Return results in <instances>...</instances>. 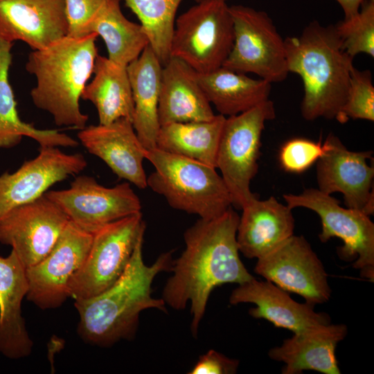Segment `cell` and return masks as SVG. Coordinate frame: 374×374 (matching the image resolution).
Here are the masks:
<instances>
[{
	"mask_svg": "<svg viewBox=\"0 0 374 374\" xmlns=\"http://www.w3.org/2000/svg\"><path fill=\"white\" fill-rule=\"evenodd\" d=\"M284 42L288 71L303 83V118H337L347 98L354 57L344 49L335 26L314 20Z\"/></svg>",
	"mask_w": 374,
	"mask_h": 374,
	"instance_id": "3",
	"label": "cell"
},
{
	"mask_svg": "<svg viewBox=\"0 0 374 374\" xmlns=\"http://www.w3.org/2000/svg\"><path fill=\"white\" fill-rule=\"evenodd\" d=\"M234 40L222 66L255 73L271 84L285 80L289 73L284 39L268 14L253 8L229 6Z\"/></svg>",
	"mask_w": 374,
	"mask_h": 374,
	"instance_id": "10",
	"label": "cell"
},
{
	"mask_svg": "<svg viewBox=\"0 0 374 374\" xmlns=\"http://www.w3.org/2000/svg\"><path fill=\"white\" fill-rule=\"evenodd\" d=\"M143 237L138 240L130 260L119 278L93 297L75 300L79 315L78 333L85 342L109 347L121 340H131L136 332L139 316L147 309L166 312L162 299L152 296L156 276L171 271L172 252L159 256L151 265L143 258Z\"/></svg>",
	"mask_w": 374,
	"mask_h": 374,
	"instance_id": "2",
	"label": "cell"
},
{
	"mask_svg": "<svg viewBox=\"0 0 374 374\" xmlns=\"http://www.w3.org/2000/svg\"><path fill=\"white\" fill-rule=\"evenodd\" d=\"M231 305L253 303L249 314L256 319H264L276 327L298 333L308 329L330 323V317L317 312L314 305L301 303L292 299L289 292L265 280L254 277L234 289L229 297Z\"/></svg>",
	"mask_w": 374,
	"mask_h": 374,
	"instance_id": "19",
	"label": "cell"
},
{
	"mask_svg": "<svg viewBox=\"0 0 374 374\" xmlns=\"http://www.w3.org/2000/svg\"><path fill=\"white\" fill-rule=\"evenodd\" d=\"M241 209L236 240L239 251L247 258L258 259L294 235L292 209L273 196L255 198Z\"/></svg>",
	"mask_w": 374,
	"mask_h": 374,
	"instance_id": "20",
	"label": "cell"
},
{
	"mask_svg": "<svg viewBox=\"0 0 374 374\" xmlns=\"http://www.w3.org/2000/svg\"><path fill=\"white\" fill-rule=\"evenodd\" d=\"M97 37L95 33L66 35L28 55L25 67L36 79L32 101L49 113L58 126L79 130L87 126L89 118L80 110V99L98 55Z\"/></svg>",
	"mask_w": 374,
	"mask_h": 374,
	"instance_id": "4",
	"label": "cell"
},
{
	"mask_svg": "<svg viewBox=\"0 0 374 374\" xmlns=\"http://www.w3.org/2000/svg\"><path fill=\"white\" fill-rule=\"evenodd\" d=\"M93 73L81 98L96 107L99 124H109L122 118L132 122L134 101L127 66L98 55Z\"/></svg>",
	"mask_w": 374,
	"mask_h": 374,
	"instance_id": "25",
	"label": "cell"
},
{
	"mask_svg": "<svg viewBox=\"0 0 374 374\" xmlns=\"http://www.w3.org/2000/svg\"><path fill=\"white\" fill-rule=\"evenodd\" d=\"M341 6L344 14V19H348L355 16L364 0H336Z\"/></svg>",
	"mask_w": 374,
	"mask_h": 374,
	"instance_id": "36",
	"label": "cell"
},
{
	"mask_svg": "<svg viewBox=\"0 0 374 374\" xmlns=\"http://www.w3.org/2000/svg\"><path fill=\"white\" fill-rule=\"evenodd\" d=\"M349 118L374 121V87L369 70L352 69L347 98L336 119L344 123Z\"/></svg>",
	"mask_w": 374,
	"mask_h": 374,
	"instance_id": "32",
	"label": "cell"
},
{
	"mask_svg": "<svg viewBox=\"0 0 374 374\" xmlns=\"http://www.w3.org/2000/svg\"><path fill=\"white\" fill-rule=\"evenodd\" d=\"M240 216L230 207L220 216L199 218L184 232L185 249L173 260L163 289L166 305L180 310L190 304V330L197 336L212 291L253 278L241 261L236 240Z\"/></svg>",
	"mask_w": 374,
	"mask_h": 374,
	"instance_id": "1",
	"label": "cell"
},
{
	"mask_svg": "<svg viewBox=\"0 0 374 374\" xmlns=\"http://www.w3.org/2000/svg\"><path fill=\"white\" fill-rule=\"evenodd\" d=\"M215 116L197 73L181 60L170 57L161 71L158 107L160 125L206 121Z\"/></svg>",
	"mask_w": 374,
	"mask_h": 374,
	"instance_id": "22",
	"label": "cell"
},
{
	"mask_svg": "<svg viewBox=\"0 0 374 374\" xmlns=\"http://www.w3.org/2000/svg\"><path fill=\"white\" fill-rule=\"evenodd\" d=\"M87 166L81 153L40 147L37 157L24 161L14 172L0 175V221L15 208L44 195L55 184L78 175Z\"/></svg>",
	"mask_w": 374,
	"mask_h": 374,
	"instance_id": "16",
	"label": "cell"
},
{
	"mask_svg": "<svg viewBox=\"0 0 374 374\" xmlns=\"http://www.w3.org/2000/svg\"><path fill=\"white\" fill-rule=\"evenodd\" d=\"M347 332L344 324L317 326L294 333L280 346L271 348L268 355L271 359L285 364L283 374H299L307 370L339 374L335 350Z\"/></svg>",
	"mask_w": 374,
	"mask_h": 374,
	"instance_id": "21",
	"label": "cell"
},
{
	"mask_svg": "<svg viewBox=\"0 0 374 374\" xmlns=\"http://www.w3.org/2000/svg\"><path fill=\"white\" fill-rule=\"evenodd\" d=\"M323 143L293 138L283 144L278 160L281 168L291 173H301L310 168L323 153Z\"/></svg>",
	"mask_w": 374,
	"mask_h": 374,
	"instance_id": "33",
	"label": "cell"
},
{
	"mask_svg": "<svg viewBox=\"0 0 374 374\" xmlns=\"http://www.w3.org/2000/svg\"><path fill=\"white\" fill-rule=\"evenodd\" d=\"M69 222L44 194L12 210L0 221V243L10 246L26 269L49 253Z\"/></svg>",
	"mask_w": 374,
	"mask_h": 374,
	"instance_id": "14",
	"label": "cell"
},
{
	"mask_svg": "<svg viewBox=\"0 0 374 374\" xmlns=\"http://www.w3.org/2000/svg\"><path fill=\"white\" fill-rule=\"evenodd\" d=\"M199 82L219 114L230 116L246 112L269 100L271 84L253 79L224 66L198 73Z\"/></svg>",
	"mask_w": 374,
	"mask_h": 374,
	"instance_id": "27",
	"label": "cell"
},
{
	"mask_svg": "<svg viewBox=\"0 0 374 374\" xmlns=\"http://www.w3.org/2000/svg\"><path fill=\"white\" fill-rule=\"evenodd\" d=\"M145 230L140 212L110 222L93 233L88 254L69 280V297L89 299L111 287L124 271Z\"/></svg>",
	"mask_w": 374,
	"mask_h": 374,
	"instance_id": "8",
	"label": "cell"
},
{
	"mask_svg": "<svg viewBox=\"0 0 374 374\" xmlns=\"http://www.w3.org/2000/svg\"><path fill=\"white\" fill-rule=\"evenodd\" d=\"M286 205L293 209L303 207L318 214L321 222L319 238L322 242L340 238L344 246L339 256L355 259L353 267L362 278L374 281V224L362 211L344 208L339 201L318 188H305L301 193L283 195Z\"/></svg>",
	"mask_w": 374,
	"mask_h": 374,
	"instance_id": "9",
	"label": "cell"
},
{
	"mask_svg": "<svg viewBox=\"0 0 374 374\" xmlns=\"http://www.w3.org/2000/svg\"><path fill=\"white\" fill-rule=\"evenodd\" d=\"M233 23L226 1L206 0L175 20L170 57L179 58L198 73L222 67L233 47Z\"/></svg>",
	"mask_w": 374,
	"mask_h": 374,
	"instance_id": "7",
	"label": "cell"
},
{
	"mask_svg": "<svg viewBox=\"0 0 374 374\" xmlns=\"http://www.w3.org/2000/svg\"><path fill=\"white\" fill-rule=\"evenodd\" d=\"M226 116L206 121L171 123L161 125L157 148L216 168L217 154Z\"/></svg>",
	"mask_w": 374,
	"mask_h": 374,
	"instance_id": "28",
	"label": "cell"
},
{
	"mask_svg": "<svg viewBox=\"0 0 374 374\" xmlns=\"http://www.w3.org/2000/svg\"><path fill=\"white\" fill-rule=\"evenodd\" d=\"M239 361L231 359L214 350L199 357L190 374H233L238 371Z\"/></svg>",
	"mask_w": 374,
	"mask_h": 374,
	"instance_id": "35",
	"label": "cell"
},
{
	"mask_svg": "<svg viewBox=\"0 0 374 374\" xmlns=\"http://www.w3.org/2000/svg\"><path fill=\"white\" fill-rule=\"evenodd\" d=\"M323 144V153L317 161L318 189L328 195L340 193L346 207L373 215L374 168L367 163L372 152L350 151L333 134Z\"/></svg>",
	"mask_w": 374,
	"mask_h": 374,
	"instance_id": "15",
	"label": "cell"
},
{
	"mask_svg": "<svg viewBox=\"0 0 374 374\" xmlns=\"http://www.w3.org/2000/svg\"><path fill=\"white\" fill-rule=\"evenodd\" d=\"M87 150L103 160L119 178L143 189L147 176L143 168L146 149L139 139L130 119L86 126L78 133Z\"/></svg>",
	"mask_w": 374,
	"mask_h": 374,
	"instance_id": "18",
	"label": "cell"
},
{
	"mask_svg": "<svg viewBox=\"0 0 374 374\" xmlns=\"http://www.w3.org/2000/svg\"><path fill=\"white\" fill-rule=\"evenodd\" d=\"M121 0H107L89 28L104 41L107 57L127 66L150 45L149 39L141 24L128 20L121 9Z\"/></svg>",
	"mask_w": 374,
	"mask_h": 374,
	"instance_id": "29",
	"label": "cell"
},
{
	"mask_svg": "<svg viewBox=\"0 0 374 374\" xmlns=\"http://www.w3.org/2000/svg\"><path fill=\"white\" fill-rule=\"evenodd\" d=\"M80 229L94 233L103 226L141 212V201L129 182L113 187L91 176L78 175L67 189L45 193Z\"/></svg>",
	"mask_w": 374,
	"mask_h": 374,
	"instance_id": "11",
	"label": "cell"
},
{
	"mask_svg": "<svg viewBox=\"0 0 374 374\" xmlns=\"http://www.w3.org/2000/svg\"><path fill=\"white\" fill-rule=\"evenodd\" d=\"M67 35L64 0H0V39L38 50Z\"/></svg>",
	"mask_w": 374,
	"mask_h": 374,
	"instance_id": "17",
	"label": "cell"
},
{
	"mask_svg": "<svg viewBox=\"0 0 374 374\" xmlns=\"http://www.w3.org/2000/svg\"><path fill=\"white\" fill-rule=\"evenodd\" d=\"M13 43L0 39V149L19 144L24 136L36 141L40 147H76L78 141L56 130H39L19 118L9 81Z\"/></svg>",
	"mask_w": 374,
	"mask_h": 374,
	"instance_id": "26",
	"label": "cell"
},
{
	"mask_svg": "<svg viewBox=\"0 0 374 374\" xmlns=\"http://www.w3.org/2000/svg\"><path fill=\"white\" fill-rule=\"evenodd\" d=\"M145 157L154 168L147 187L173 208L211 220L231 207L229 192L216 168L157 148L146 150Z\"/></svg>",
	"mask_w": 374,
	"mask_h": 374,
	"instance_id": "5",
	"label": "cell"
},
{
	"mask_svg": "<svg viewBox=\"0 0 374 374\" xmlns=\"http://www.w3.org/2000/svg\"><path fill=\"white\" fill-rule=\"evenodd\" d=\"M68 24V36L89 34L91 24L107 0H64Z\"/></svg>",
	"mask_w": 374,
	"mask_h": 374,
	"instance_id": "34",
	"label": "cell"
},
{
	"mask_svg": "<svg viewBox=\"0 0 374 374\" xmlns=\"http://www.w3.org/2000/svg\"><path fill=\"white\" fill-rule=\"evenodd\" d=\"M197 3H199V2H201V1H206V0H195ZM218 1H228V0H218Z\"/></svg>",
	"mask_w": 374,
	"mask_h": 374,
	"instance_id": "37",
	"label": "cell"
},
{
	"mask_svg": "<svg viewBox=\"0 0 374 374\" xmlns=\"http://www.w3.org/2000/svg\"><path fill=\"white\" fill-rule=\"evenodd\" d=\"M162 67L150 45L127 66L134 101L132 125L146 150L157 148L161 127L158 107Z\"/></svg>",
	"mask_w": 374,
	"mask_h": 374,
	"instance_id": "24",
	"label": "cell"
},
{
	"mask_svg": "<svg viewBox=\"0 0 374 374\" xmlns=\"http://www.w3.org/2000/svg\"><path fill=\"white\" fill-rule=\"evenodd\" d=\"M276 117L269 99L240 114L226 117L218 146L216 168L229 192L232 205L242 208L257 198L250 183L257 174L261 136L267 121Z\"/></svg>",
	"mask_w": 374,
	"mask_h": 374,
	"instance_id": "6",
	"label": "cell"
},
{
	"mask_svg": "<svg viewBox=\"0 0 374 374\" xmlns=\"http://www.w3.org/2000/svg\"><path fill=\"white\" fill-rule=\"evenodd\" d=\"M335 26L344 49L350 56L374 57V0H364L358 13Z\"/></svg>",
	"mask_w": 374,
	"mask_h": 374,
	"instance_id": "31",
	"label": "cell"
},
{
	"mask_svg": "<svg viewBox=\"0 0 374 374\" xmlns=\"http://www.w3.org/2000/svg\"><path fill=\"white\" fill-rule=\"evenodd\" d=\"M254 271L286 292L301 296L314 306L327 302L331 295L323 265L302 235H292L258 258Z\"/></svg>",
	"mask_w": 374,
	"mask_h": 374,
	"instance_id": "12",
	"label": "cell"
},
{
	"mask_svg": "<svg viewBox=\"0 0 374 374\" xmlns=\"http://www.w3.org/2000/svg\"><path fill=\"white\" fill-rule=\"evenodd\" d=\"M92 239L93 233L69 220L49 253L26 268L27 300L42 310L61 306L69 298V280L83 264Z\"/></svg>",
	"mask_w": 374,
	"mask_h": 374,
	"instance_id": "13",
	"label": "cell"
},
{
	"mask_svg": "<svg viewBox=\"0 0 374 374\" xmlns=\"http://www.w3.org/2000/svg\"><path fill=\"white\" fill-rule=\"evenodd\" d=\"M28 290L26 269L15 252L0 256V353L12 359L32 353L33 342L21 314Z\"/></svg>",
	"mask_w": 374,
	"mask_h": 374,
	"instance_id": "23",
	"label": "cell"
},
{
	"mask_svg": "<svg viewBox=\"0 0 374 374\" xmlns=\"http://www.w3.org/2000/svg\"><path fill=\"white\" fill-rule=\"evenodd\" d=\"M123 1L139 19L150 46L163 66L170 57L175 16L182 0Z\"/></svg>",
	"mask_w": 374,
	"mask_h": 374,
	"instance_id": "30",
	"label": "cell"
}]
</instances>
